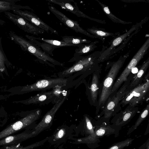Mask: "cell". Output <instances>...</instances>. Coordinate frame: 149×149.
<instances>
[{
  "label": "cell",
  "mask_w": 149,
  "mask_h": 149,
  "mask_svg": "<svg viewBox=\"0 0 149 149\" xmlns=\"http://www.w3.org/2000/svg\"><path fill=\"white\" fill-rule=\"evenodd\" d=\"M11 39L20 46L24 50L32 54L38 59L44 62H50L55 65L62 66L63 63L51 57L49 55L42 51L29 41L15 34L12 31L9 33Z\"/></svg>",
  "instance_id": "1"
},
{
  "label": "cell",
  "mask_w": 149,
  "mask_h": 149,
  "mask_svg": "<svg viewBox=\"0 0 149 149\" xmlns=\"http://www.w3.org/2000/svg\"><path fill=\"white\" fill-rule=\"evenodd\" d=\"M126 58L121 57L112 66L105 79L99 101V106L103 105L111 94V91L116 77L123 66Z\"/></svg>",
  "instance_id": "2"
},
{
  "label": "cell",
  "mask_w": 149,
  "mask_h": 149,
  "mask_svg": "<svg viewBox=\"0 0 149 149\" xmlns=\"http://www.w3.org/2000/svg\"><path fill=\"white\" fill-rule=\"evenodd\" d=\"M149 47V38H148L113 84L111 90V94L116 91L123 82L127 80V77L132 70L143 58Z\"/></svg>",
  "instance_id": "3"
},
{
  "label": "cell",
  "mask_w": 149,
  "mask_h": 149,
  "mask_svg": "<svg viewBox=\"0 0 149 149\" xmlns=\"http://www.w3.org/2000/svg\"><path fill=\"white\" fill-rule=\"evenodd\" d=\"M149 88L148 78L143 83L138 85L127 93L121 100L123 106L128 104V106L135 107L144 99Z\"/></svg>",
  "instance_id": "4"
},
{
  "label": "cell",
  "mask_w": 149,
  "mask_h": 149,
  "mask_svg": "<svg viewBox=\"0 0 149 149\" xmlns=\"http://www.w3.org/2000/svg\"><path fill=\"white\" fill-rule=\"evenodd\" d=\"M67 82V79L61 77L41 79L32 84L24 86L21 91L27 93L33 91H45L57 86L63 87L66 85Z\"/></svg>",
  "instance_id": "5"
},
{
  "label": "cell",
  "mask_w": 149,
  "mask_h": 149,
  "mask_svg": "<svg viewBox=\"0 0 149 149\" xmlns=\"http://www.w3.org/2000/svg\"><path fill=\"white\" fill-rule=\"evenodd\" d=\"M41 111L38 109L14 123L0 132V140L31 124L40 116Z\"/></svg>",
  "instance_id": "6"
},
{
  "label": "cell",
  "mask_w": 149,
  "mask_h": 149,
  "mask_svg": "<svg viewBox=\"0 0 149 149\" xmlns=\"http://www.w3.org/2000/svg\"><path fill=\"white\" fill-rule=\"evenodd\" d=\"M4 13L9 19L25 32L38 35L42 34L45 31L19 15L12 13L9 11L5 12Z\"/></svg>",
  "instance_id": "7"
},
{
  "label": "cell",
  "mask_w": 149,
  "mask_h": 149,
  "mask_svg": "<svg viewBox=\"0 0 149 149\" xmlns=\"http://www.w3.org/2000/svg\"><path fill=\"white\" fill-rule=\"evenodd\" d=\"M128 79L125 81L124 85L111 97L108 99L104 110V117L105 118H110L113 114L119 102L127 92V88L130 83Z\"/></svg>",
  "instance_id": "8"
},
{
  "label": "cell",
  "mask_w": 149,
  "mask_h": 149,
  "mask_svg": "<svg viewBox=\"0 0 149 149\" xmlns=\"http://www.w3.org/2000/svg\"><path fill=\"white\" fill-rule=\"evenodd\" d=\"M66 97L61 98L56 102L52 108L44 116L41 121L35 127L33 132L35 136L47 129L52 123L56 112L64 102Z\"/></svg>",
  "instance_id": "9"
},
{
  "label": "cell",
  "mask_w": 149,
  "mask_h": 149,
  "mask_svg": "<svg viewBox=\"0 0 149 149\" xmlns=\"http://www.w3.org/2000/svg\"><path fill=\"white\" fill-rule=\"evenodd\" d=\"M48 8L51 12L61 22L69 28L73 30L77 33H81L90 38H97L95 36L91 34L81 27L77 21L73 20L68 18L63 13L57 9L53 6L49 5V6Z\"/></svg>",
  "instance_id": "10"
},
{
  "label": "cell",
  "mask_w": 149,
  "mask_h": 149,
  "mask_svg": "<svg viewBox=\"0 0 149 149\" xmlns=\"http://www.w3.org/2000/svg\"><path fill=\"white\" fill-rule=\"evenodd\" d=\"M77 58H79L78 61L72 66L61 72V77H66L75 72L88 69L94 63L96 56L95 54L93 53L86 56Z\"/></svg>",
  "instance_id": "11"
},
{
  "label": "cell",
  "mask_w": 149,
  "mask_h": 149,
  "mask_svg": "<svg viewBox=\"0 0 149 149\" xmlns=\"http://www.w3.org/2000/svg\"><path fill=\"white\" fill-rule=\"evenodd\" d=\"M14 14L19 15L31 23L47 32L58 34V32L50 27L34 13L26 10L20 9L12 11Z\"/></svg>",
  "instance_id": "12"
},
{
  "label": "cell",
  "mask_w": 149,
  "mask_h": 149,
  "mask_svg": "<svg viewBox=\"0 0 149 149\" xmlns=\"http://www.w3.org/2000/svg\"><path fill=\"white\" fill-rule=\"evenodd\" d=\"M49 3L59 6L62 9L69 11L79 17L86 18L97 22L102 23V21L90 17L79 10L77 3L73 0H47Z\"/></svg>",
  "instance_id": "13"
},
{
  "label": "cell",
  "mask_w": 149,
  "mask_h": 149,
  "mask_svg": "<svg viewBox=\"0 0 149 149\" xmlns=\"http://www.w3.org/2000/svg\"><path fill=\"white\" fill-rule=\"evenodd\" d=\"M115 130L109 126L101 125L97 127L94 133L87 137L77 140L80 143H91L96 142L99 138L110 135L114 133Z\"/></svg>",
  "instance_id": "14"
},
{
  "label": "cell",
  "mask_w": 149,
  "mask_h": 149,
  "mask_svg": "<svg viewBox=\"0 0 149 149\" xmlns=\"http://www.w3.org/2000/svg\"><path fill=\"white\" fill-rule=\"evenodd\" d=\"M146 19L145 18L140 23L133 25L128 31L115 38L112 41L110 46L100 54V56L99 57L98 59V61L101 62L107 58L109 55L111 51L114 48L120 44L131 33L146 21Z\"/></svg>",
  "instance_id": "15"
},
{
  "label": "cell",
  "mask_w": 149,
  "mask_h": 149,
  "mask_svg": "<svg viewBox=\"0 0 149 149\" xmlns=\"http://www.w3.org/2000/svg\"><path fill=\"white\" fill-rule=\"evenodd\" d=\"M35 136L33 132L30 133H22L10 135L0 140V146L19 144L22 141Z\"/></svg>",
  "instance_id": "16"
},
{
  "label": "cell",
  "mask_w": 149,
  "mask_h": 149,
  "mask_svg": "<svg viewBox=\"0 0 149 149\" xmlns=\"http://www.w3.org/2000/svg\"><path fill=\"white\" fill-rule=\"evenodd\" d=\"M19 1L20 0H0V13L21 9H31L29 6H23L15 4L17 1Z\"/></svg>",
  "instance_id": "17"
},
{
  "label": "cell",
  "mask_w": 149,
  "mask_h": 149,
  "mask_svg": "<svg viewBox=\"0 0 149 149\" xmlns=\"http://www.w3.org/2000/svg\"><path fill=\"white\" fill-rule=\"evenodd\" d=\"M137 111V108L128 106L116 121L117 126H123L133 118Z\"/></svg>",
  "instance_id": "18"
},
{
  "label": "cell",
  "mask_w": 149,
  "mask_h": 149,
  "mask_svg": "<svg viewBox=\"0 0 149 149\" xmlns=\"http://www.w3.org/2000/svg\"><path fill=\"white\" fill-rule=\"evenodd\" d=\"M55 97L53 94V91L42 92L24 101V103L26 104L40 103L42 102L50 99Z\"/></svg>",
  "instance_id": "19"
},
{
  "label": "cell",
  "mask_w": 149,
  "mask_h": 149,
  "mask_svg": "<svg viewBox=\"0 0 149 149\" xmlns=\"http://www.w3.org/2000/svg\"><path fill=\"white\" fill-rule=\"evenodd\" d=\"M149 65V58H148L143 64L133 80L130 83L127 88V91L126 93L138 85L140 81L148 68Z\"/></svg>",
  "instance_id": "20"
},
{
  "label": "cell",
  "mask_w": 149,
  "mask_h": 149,
  "mask_svg": "<svg viewBox=\"0 0 149 149\" xmlns=\"http://www.w3.org/2000/svg\"><path fill=\"white\" fill-rule=\"evenodd\" d=\"M26 37L34 45L37 47L42 51L48 54L53 55V51L55 48L58 47L52 45L45 42L41 43L36 40L34 37L28 35L26 36Z\"/></svg>",
  "instance_id": "21"
},
{
  "label": "cell",
  "mask_w": 149,
  "mask_h": 149,
  "mask_svg": "<svg viewBox=\"0 0 149 149\" xmlns=\"http://www.w3.org/2000/svg\"><path fill=\"white\" fill-rule=\"evenodd\" d=\"M95 42H91L87 44H83L78 48L76 49L75 50L73 57L76 58L93 51L97 47L95 45Z\"/></svg>",
  "instance_id": "22"
},
{
  "label": "cell",
  "mask_w": 149,
  "mask_h": 149,
  "mask_svg": "<svg viewBox=\"0 0 149 149\" xmlns=\"http://www.w3.org/2000/svg\"><path fill=\"white\" fill-rule=\"evenodd\" d=\"M96 1L98 2L99 4L101 6L102 10L105 14L113 22L115 23H119L124 24H128L132 23V22H127L123 21L118 18L111 13L107 6L98 0H96Z\"/></svg>",
  "instance_id": "23"
},
{
  "label": "cell",
  "mask_w": 149,
  "mask_h": 149,
  "mask_svg": "<svg viewBox=\"0 0 149 149\" xmlns=\"http://www.w3.org/2000/svg\"><path fill=\"white\" fill-rule=\"evenodd\" d=\"M62 38V40L61 41L72 44L80 45L83 43L89 44L91 42V41L82 38L81 37L64 36Z\"/></svg>",
  "instance_id": "24"
},
{
  "label": "cell",
  "mask_w": 149,
  "mask_h": 149,
  "mask_svg": "<svg viewBox=\"0 0 149 149\" xmlns=\"http://www.w3.org/2000/svg\"><path fill=\"white\" fill-rule=\"evenodd\" d=\"M37 40L42 41L44 42H46L52 45L57 47H79L83 44L80 45H74L65 42L58 41L56 40L45 39L39 37H34Z\"/></svg>",
  "instance_id": "25"
},
{
  "label": "cell",
  "mask_w": 149,
  "mask_h": 149,
  "mask_svg": "<svg viewBox=\"0 0 149 149\" xmlns=\"http://www.w3.org/2000/svg\"><path fill=\"white\" fill-rule=\"evenodd\" d=\"M98 89V78L97 75L94 74L93 76L90 88L91 99L94 102H95L97 99Z\"/></svg>",
  "instance_id": "26"
},
{
  "label": "cell",
  "mask_w": 149,
  "mask_h": 149,
  "mask_svg": "<svg viewBox=\"0 0 149 149\" xmlns=\"http://www.w3.org/2000/svg\"><path fill=\"white\" fill-rule=\"evenodd\" d=\"M149 110V105L148 104L145 108L143 110L140 114L135 124L131 127L128 130L127 135L131 133L136 130L142 122L148 116Z\"/></svg>",
  "instance_id": "27"
},
{
  "label": "cell",
  "mask_w": 149,
  "mask_h": 149,
  "mask_svg": "<svg viewBox=\"0 0 149 149\" xmlns=\"http://www.w3.org/2000/svg\"><path fill=\"white\" fill-rule=\"evenodd\" d=\"M87 31L91 34L95 36L96 38H100L112 36L114 34L112 33L104 31L93 28L88 29Z\"/></svg>",
  "instance_id": "28"
},
{
  "label": "cell",
  "mask_w": 149,
  "mask_h": 149,
  "mask_svg": "<svg viewBox=\"0 0 149 149\" xmlns=\"http://www.w3.org/2000/svg\"><path fill=\"white\" fill-rule=\"evenodd\" d=\"M134 140L131 138L127 139L114 143L107 149H123L130 144Z\"/></svg>",
  "instance_id": "29"
},
{
  "label": "cell",
  "mask_w": 149,
  "mask_h": 149,
  "mask_svg": "<svg viewBox=\"0 0 149 149\" xmlns=\"http://www.w3.org/2000/svg\"><path fill=\"white\" fill-rule=\"evenodd\" d=\"M85 130L86 133L89 135L93 134L94 132V130L90 119L87 116H85Z\"/></svg>",
  "instance_id": "30"
},
{
  "label": "cell",
  "mask_w": 149,
  "mask_h": 149,
  "mask_svg": "<svg viewBox=\"0 0 149 149\" xmlns=\"http://www.w3.org/2000/svg\"><path fill=\"white\" fill-rule=\"evenodd\" d=\"M47 137L39 142H36L31 145L25 147H20V146L13 149H31L43 145L48 139Z\"/></svg>",
  "instance_id": "31"
},
{
  "label": "cell",
  "mask_w": 149,
  "mask_h": 149,
  "mask_svg": "<svg viewBox=\"0 0 149 149\" xmlns=\"http://www.w3.org/2000/svg\"><path fill=\"white\" fill-rule=\"evenodd\" d=\"M66 130L64 128H61L55 134L54 137V140H59L63 137L65 134Z\"/></svg>",
  "instance_id": "32"
},
{
  "label": "cell",
  "mask_w": 149,
  "mask_h": 149,
  "mask_svg": "<svg viewBox=\"0 0 149 149\" xmlns=\"http://www.w3.org/2000/svg\"><path fill=\"white\" fill-rule=\"evenodd\" d=\"M5 58L2 51L0 49V71L2 72L5 69L4 65Z\"/></svg>",
  "instance_id": "33"
},
{
  "label": "cell",
  "mask_w": 149,
  "mask_h": 149,
  "mask_svg": "<svg viewBox=\"0 0 149 149\" xmlns=\"http://www.w3.org/2000/svg\"><path fill=\"white\" fill-rule=\"evenodd\" d=\"M62 87L61 86H57L52 89L53 94L55 97H59L60 96L62 93Z\"/></svg>",
  "instance_id": "34"
},
{
  "label": "cell",
  "mask_w": 149,
  "mask_h": 149,
  "mask_svg": "<svg viewBox=\"0 0 149 149\" xmlns=\"http://www.w3.org/2000/svg\"><path fill=\"white\" fill-rule=\"evenodd\" d=\"M19 146V144L9 145L0 149H13Z\"/></svg>",
  "instance_id": "35"
},
{
  "label": "cell",
  "mask_w": 149,
  "mask_h": 149,
  "mask_svg": "<svg viewBox=\"0 0 149 149\" xmlns=\"http://www.w3.org/2000/svg\"><path fill=\"white\" fill-rule=\"evenodd\" d=\"M5 23V22L4 21L0 19V25H3Z\"/></svg>",
  "instance_id": "36"
}]
</instances>
